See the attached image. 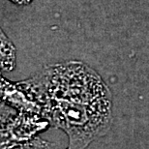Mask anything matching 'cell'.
Returning <instances> with one entry per match:
<instances>
[{
    "mask_svg": "<svg viewBox=\"0 0 149 149\" xmlns=\"http://www.w3.org/2000/svg\"><path fill=\"white\" fill-rule=\"evenodd\" d=\"M31 79L43 106L42 117L66 134L67 149H86L111 130V92L87 64L72 60L49 65Z\"/></svg>",
    "mask_w": 149,
    "mask_h": 149,
    "instance_id": "cell-1",
    "label": "cell"
},
{
    "mask_svg": "<svg viewBox=\"0 0 149 149\" xmlns=\"http://www.w3.org/2000/svg\"><path fill=\"white\" fill-rule=\"evenodd\" d=\"M49 127V122L40 115L17 112L0 104V149L20 147Z\"/></svg>",
    "mask_w": 149,
    "mask_h": 149,
    "instance_id": "cell-2",
    "label": "cell"
},
{
    "mask_svg": "<svg viewBox=\"0 0 149 149\" xmlns=\"http://www.w3.org/2000/svg\"><path fill=\"white\" fill-rule=\"evenodd\" d=\"M0 104L22 113L42 116L43 106L31 77L11 81L0 73Z\"/></svg>",
    "mask_w": 149,
    "mask_h": 149,
    "instance_id": "cell-3",
    "label": "cell"
},
{
    "mask_svg": "<svg viewBox=\"0 0 149 149\" xmlns=\"http://www.w3.org/2000/svg\"><path fill=\"white\" fill-rule=\"evenodd\" d=\"M16 65V47L0 27V73L12 72Z\"/></svg>",
    "mask_w": 149,
    "mask_h": 149,
    "instance_id": "cell-4",
    "label": "cell"
},
{
    "mask_svg": "<svg viewBox=\"0 0 149 149\" xmlns=\"http://www.w3.org/2000/svg\"><path fill=\"white\" fill-rule=\"evenodd\" d=\"M16 149H55V148L52 143L41 139L40 136H37L33 141H29L27 143L23 144L20 147H17Z\"/></svg>",
    "mask_w": 149,
    "mask_h": 149,
    "instance_id": "cell-5",
    "label": "cell"
},
{
    "mask_svg": "<svg viewBox=\"0 0 149 149\" xmlns=\"http://www.w3.org/2000/svg\"><path fill=\"white\" fill-rule=\"evenodd\" d=\"M12 3L16 5H28L33 1V0H9Z\"/></svg>",
    "mask_w": 149,
    "mask_h": 149,
    "instance_id": "cell-6",
    "label": "cell"
}]
</instances>
